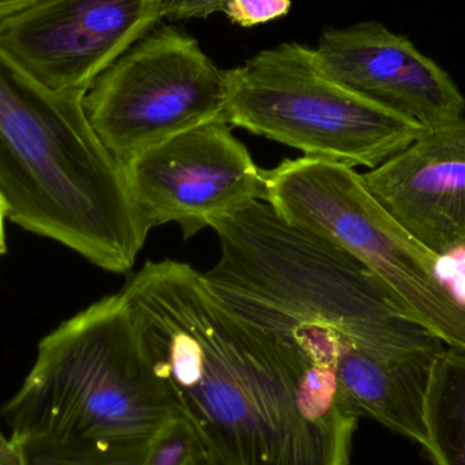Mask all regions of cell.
Instances as JSON below:
<instances>
[{"instance_id": "6da1fadb", "label": "cell", "mask_w": 465, "mask_h": 465, "mask_svg": "<svg viewBox=\"0 0 465 465\" xmlns=\"http://www.w3.org/2000/svg\"><path fill=\"white\" fill-rule=\"evenodd\" d=\"M157 376L223 465H350L358 417L330 376L290 362L203 273L146 262L122 289Z\"/></svg>"}, {"instance_id": "7a4b0ae2", "label": "cell", "mask_w": 465, "mask_h": 465, "mask_svg": "<svg viewBox=\"0 0 465 465\" xmlns=\"http://www.w3.org/2000/svg\"><path fill=\"white\" fill-rule=\"evenodd\" d=\"M84 98L49 89L0 46V196L11 223L125 273L149 232Z\"/></svg>"}, {"instance_id": "3957f363", "label": "cell", "mask_w": 465, "mask_h": 465, "mask_svg": "<svg viewBox=\"0 0 465 465\" xmlns=\"http://www.w3.org/2000/svg\"><path fill=\"white\" fill-rule=\"evenodd\" d=\"M179 415L120 292L46 335L3 409L10 439L37 437L109 455L143 453Z\"/></svg>"}, {"instance_id": "277c9868", "label": "cell", "mask_w": 465, "mask_h": 465, "mask_svg": "<svg viewBox=\"0 0 465 465\" xmlns=\"http://www.w3.org/2000/svg\"><path fill=\"white\" fill-rule=\"evenodd\" d=\"M264 202L284 223L349 252L410 320L465 352V302L441 278V259L385 212L362 174L302 157L264 171Z\"/></svg>"}, {"instance_id": "5b68a950", "label": "cell", "mask_w": 465, "mask_h": 465, "mask_svg": "<svg viewBox=\"0 0 465 465\" xmlns=\"http://www.w3.org/2000/svg\"><path fill=\"white\" fill-rule=\"evenodd\" d=\"M226 123L308 158L374 169L425 128L336 81L316 48L284 43L226 70Z\"/></svg>"}, {"instance_id": "8992f818", "label": "cell", "mask_w": 465, "mask_h": 465, "mask_svg": "<svg viewBox=\"0 0 465 465\" xmlns=\"http://www.w3.org/2000/svg\"><path fill=\"white\" fill-rule=\"evenodd\" d=\"M226 71L193 35L154 27L92 84L84 111L122 165L180 134L226 123Z\"/></svg>"}, {"instance_id": "52a82bcc", "label": "cell", "mask_w": 465, "mask_h": 465, "mask_svg": "<svg viewBox=\"0 0 465 465\" xmlns=\"http://www.w3.org/2000/svg\"><path fill=\"white\" fill-rule=\"evenodd\" d=\"M124 169L147 232L177 223L190 238L213 221L264 201V171L228 123L180 134L142 153Z\"/></svg>"}, {"instance_id": "ba28073f", "label": "cell", "mask_w": 465, "mask_h": 465, "mask_svg": "<svg viewBox=\"0 0 465 465\" xmlns=\"http://www.w3.org/2000/svg\"><path fill=\"white\" fill-rule=\"evenodd\" d=\"M161 19L154 0H40L0 18V46L49 89L86 94Z\"/></svg>"}, {"instance_id": "9c48e42d", "label": "cell", "mask_w": 465, "mask_h": 465, "mask_svg": "<svg viewBox=\"0 0 465 465\" xmlns=\"http://www.w3.org/2000/svg\"><path fill=\"white\" fill-rule=\"evenodd\" d=\"M316 51L336 81L423 128L464 116L465 98L448 73L379 22L325 30Z\"/></svg>"}, {"instance_id": "30bf717a", "label": "cell", "mask_w": 465, "mask_h": 465, "mask_svg": "<svg viewBox=\"0 0 465 465\" xmlns=\"http://www.w3.org/2000/svg\"><path fill=\"white\" fill-rule=\"evenodd\" d=\"M385 212L440 259L465 251V117L425 128L368 173Z\"/></svg>"}, {"instance_id": "8fae6325", "label": "cell", "mask_w": 465, "mask_h": 465, "mask_svg": "<svg viewBox=\"0 0 465 465\" xmlns=\"http://www.w3.org/2000/svg\"><path fill=\"white\" fill-rule=\"evenodd\" d=\"M428 450L436 465H465V352L445 349L425 407Z\"/></svg>"}, {"instance_id": "7c38bea8", "label": "cell", "mask_w": 465, "mask_h": 465, "mask_svg": "<svg viewBox=\"0 0 465 465\" xmlns=\"http://www.w3.org/2000/svg\"><path fill=\"white\" fill-rule=\"evenodd\" d=\"M10 440L18 453L21 465H142L146 452L144 450L138 455H109L37 437Z\"/></svg>"}, {"instance_id": "4fadbf2b", "label": "cell", "mask_w": 465, "mask_h": 465, "mask_svg": "<svg viewBox=\"0 0 465 465\" xmlns=\"http://www.w3.org/2000/svg\"><path fill=\"white\" fill-rule=\"evenodd\" d=\"M204 452L195 429L179 415L150 440L142 465H191Z\"/></svg>"}, {"instance_id": "5bb4252c", "label": "cell", "mask_w": 465, "mask_h": 465, "mask_svg": "<svg viewBox=\"0 0 465 465\" xmlns=\"http://www.w3.org/2000/svg\"><path fill=\"white\" fill-rule=\"evenodd\" d=\"M290 8L292 0H228L223 13L232 24L251 27L287 15Z\"/></svg>"}, {"instance_id": "9a60e30c", "label": "cell", "mask_w": 465, "mask_h": 465, "mask_svg": "<svg viewBox=\"0 0 465 465\" xmlns=\"http://www.w3.org/2000/svg\"><path fill=\"white\" fill-rule=\"evenodd\" d=\"M228 0H165L161 5V18L183 21L191 18H207L225 10Z\"/></svg>"}, {"instance_id": "2e32d148", "label": "cell", "mask_w": 465, "mask_h": 465, "mask_svg": "<svg viewBox=\"0 0 465 465\" xmlns=\"http://www.w3.org/2000/svg\"><path fill=\"white\" fill-rule=\"evenodd\" d=\"M0 465H21L18 453L10 439L0 433Z\"/></svg>"}, {"instance_id": "e0dca14e", "label": "cell", "mask_w": 465, "mask_h": 465, "mask_svg": "<svg viewBox=\"0 0 465 465\" xmlns=\"http://www.w3.org/2000/svg\"><path fill=\"white\" fill-rule=\"evenodd\" d=\"M35 2H40V0H0V18L22 10Z\"/></svg>"}, {"instance_id": "ac0fdd59", "label": "cell", "mask_w": 465, "mask_h": 465, "mask_svg": "<svg viewBox=\"0 0 465 465\" xmlns=\"http://www.w3.org/2000/svg\"><path fill=\"white\" fill-rule=\"evenodd\" d=\"M5 220H7V209H5V202H3L2 196H0V254L5 253Z\"/></svg>"}, {"instance_id": "d6986e66", "label": "cell", "mask_w": 465, "mask_h": 465, "mask_svg": "<svg viewBox=\"0 0 465 465\" xmlns=\"http://www.w3.org/2000/svg\"><path fill=\"white\" fill-rule=\"evenodd\" d=\"M191 465H223L221 464L217 459L213 458L209 452H204L203 455L199 456L195 461Z\"/></svg>"}, {"instance_id": "ffe728a7", "label": "cell", "mask_w": 465, "mask_h": 465, "mask_svg": "<svg viewBox=\"0 0 465 465\" xmlns=\"http://www.w3.org/2000/svg\"><path fill=\"white\" fill-rule=\"evenodd\" d=\"M154 2H157L158 5H163V2H165V0H154Z\"/></svg>"}]
</instances>
